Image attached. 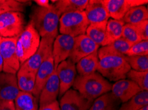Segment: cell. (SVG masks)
I'll return each instance as SVG.
<instances>
[{
    "instance_id": "37",
    "label": "cell",
    "mask_w": 148,
    "mask_h": 110,
    "mask_svg": "<svg viewBox=\"0 0 148 110\" xmlns=\"http://www.w3.org/2000/svg\"><path fill=\"white\" fill-rule=\"evenodd\" d=\"M38 7L43 8H51L53 7V4H51L49 0H35L34 1Z\"/></svg>"
},
{
    "instance_id": "28",
    "label": "cell",
    "mask_w": 148,
    "mask_h": 110,
    "mask_svg": "<svg viewBox=\"0 0 148 110\" xmlns=\"http://www.w3.org/2000/svg\"><path fill=\"white\" fill-rule=\"evenodd\" d=\"M126 77L135 82L142 90H148V71H137L131 69L127 73Z\"/></svg>"
},
{
    "instance_id": "39",
    "label": "cell",
    "mask_w": 148,
    "mask_h": 110,
    "mask_svg": "<svg viewBox=\"0 0 148 110\" xmlns=\"http://www.w3.org/2000/svg\"><path fill=\"white\" fill-rule=\"evenodd\" d=\"M138 110H148V105H145V106L141 107V108L139 109Z\"/></svg>"
},
{
    "instance_id": "31",
    "label": "cell",
    "mask_w": 148,
    "mask_h": 110,
    "mask_svg": "<svg viewBox=\"0 0 148 110\" xmlns=\"http://www.w3.org/2000/svg\"><path fill=\"white\" fill-rule=\"evenodd\" d=\"M122 38L132 45L142 41L141 38L137 32L135 26L129 24H124V27H123Z\"/></svg>"
},
{
    "instance_id": "29",
    "label": "cell",
    "mask_w": 148,
    "mask_h": 110,
    "mask_svg": "<svg viewBox=\"0 0 148 110\" xmlns=\"http://www.w3.org/2000/svg\"><path fill=\"white\" fill-rule=\"evenodd\" d=\"M27 1L17 0H0V15L8 12H21L23 11Z\"/></svg>"
},
{
    "instance_id": "11",
    "label": "cell",
    "mask_w": 148,
    "mask_h": 110,
    "mask_svg": "<svg viewBox=\"0 0 148 110\" xmlns=\"http://www.w3.org/2000/svg\"><path fill=\"white\" fill-rule=\"evenodd\" d=\"M75 38L65 34H58L53 44L52 55L55 69L60 63L70 56L73 50Z\"/></svg>"
},
{
    "instance_id": "15",
    "label": "cell",
    "mask_w": 148,
    "mask_h": 110,
    "mask_svg": "<svg viewBox=\"0 0 148 110\" xmlns=\"http://www.w3.org/2000/svg\"><path fill=\"white\" fill-rule=\"evenodd\" d=\"M19 92L16 74L0 72V100L14 101Z\"/></svg>"
},
{
    "instance_id": "12",
    "label": "cell",
    "mask_w": 148,
    "mask_h": 110,
    "mask_svg": "<svg viewBox=\"0 0 148 110\" xmlns=\"http://www.w3.org/2000/svg\"><path fill=\"white\" fill-rule=\"evenodd\" d=\"M93 101L87 99L74 89H69L60 97V110H89Z\"/></svg>"
},
{
    "instance_id": "6",
    "label": "cell",
    "mask_w": 148,
    "mask_h": 110,
    "mask_svg": "<svg viewBox=\"0 0 148 110\" xmlns=\"http://www.w3.org/2000/svg\"><path fill=\"white\" fill-rule=\"evenodd\" d=\"M25 27L23 14L21 12H8L0 15V38L19 37Z\"/></svg>"
},
{
    "instance_id": "33",
    "label": "cell",
    "mask_w": 148,
    "mask_h": 110,
    "mask_svg": "<svg viewBox=\"0 0 148 110\" xmlns=\"http://www.w3.org/2000/svg\"><path fill=\"white\" fill-rule=\"evenodd\" d=\"M132 46L130 43L121 37L112 44L109 45V47L115 52L123 55H126V53Z\"/></svg>"
},
{
    "instance_id": "19",
    "label": "cell",
    "mask_w": 148,
    "mask_h": 110,
    "mask_svg": "<svg viewBox=\"0 0 148 110\" xmlns=\"http://www.w3.org/2000/svg\"><path fill=\"white\" fill-rule=\"evenodd\" d=\"M98 51L83 57L77 63L76 69L80 76H86L95 73L98 65Z\"/></svg>"
},
{
    "instance_id": "20",
    "label": "cell",
    "mask_w": 148,
    "mask_h": 110,
    "mask_svg": "<svg viewBox=\"0 0 148 110\" xmlns=\"http://www.w3.org/2000/svg\"><path fill=\"white\" fill-rule=\"evenodd\" d=\"M15 110H38L39 100L32 93L19 91L15 98Z\"/></svg>"
},
{
    "instance_id": "30",
    "label": "cell",
    "mask_w": 148,
    "mask_h": 110,
    "mask_svg": "<svg viewBox=\"0 0 148 110\" xmlns=\"http://www.w3.org/2000/svg\"><path fill=\"white\" fill-rule=\"evenodd\" d=\"M131 69L137 71H148V55L125 56Z\"/></svg>"
},
{
    "instance_id": "36",
    "label": "cell",
    "mask_w": 148,
    "mask_h": 110,
    "mask_svg": "<svg viewBox=\"0 0 148 110\" xmlns=\"http://www.w3.org/2000/svg\"><path fill=\"white\" fill-rule=\"evenodd\" d=\"M38 110H60L59 103L57 100H56L55 102L51 103V104L39 107Z\"/></svg>"
},
{
    "instance_id": "35",
    "label": "cell",
    "mask_w": 148,
    "mask_h": 110,
    "mask_svg": "<svg viewBox=\"0 0 148 110\" xmlns=\"http://www.w3.org/2000/svg\"><path fill=\"white\" fill-rule=\"evenodd\" d=\"M0 110H15L14 102L10 100H0Z\"/></svg>"
},
{
    "instance_id": "27",
    "label": "cell",
    "mask_w": 148,
    "mask_h": 110,
    "mask_svg": "<svg viewBox=\"0 0 148 110\" xmlns=\"http://www.w3.org/2000/svg\"><path fill=\"white\" fill-rule=\"evenodd\" d=\"M120 102L110 91L94 100L89 110H102L114 105H119Z\"/></svg>"
},
{
    "instance_id": "17",
    "label": "cell",
    "mask_w": 148,
    "mask_h": 110,
    "mask_svg": "<svg viewBox=\"0 0 148 110\" xmlns=\"http://www.w3.org/2000/svg\"><path fill=\"white\" fill-rule=\"evenodd\" d=\"M59 80L56 69L40 93L39 97V107L51 104L57 100L59 95Z\"/></svg>"
},
{
    "instance_id": "16",
    "label": "cell",
    "mask_w": 148,
    "mask_h": 110,
    "mask_svg": "<svg viewBox=\"0 0 148 110\" xmlns=\"http://www.w3.org/2000/svg\"><path fill=\"white\" fill-rule=\"evenodd\" d=\"M55 70L53 55H51L40 65L36 73L35 84L32 94L39 100L41 90Z\"/></svg>"
},
{
    "instance_id": "32",
    "label": "cell",
    "mask_w": 148,
    "mask_h": 110,
    "mask_svg": "<svg viewBox=\"0 0 148 110\" xmlns=\"http://www.w3.org/2000/svg\"><path fill=\"white\" fill-rule=\"evenodd\" d=\"M148 55V41L137 42L132 45L125 56H142Z\"/></svg>"
},
{
    "instance_id": "24",
    "label": "cell",
    "mask_w": 148,
    "mask_h": 110,
    "mask_svg": "<svg viewBox=\"0 0 148 110\" xmlns=\"http://www.w3.org/2000/svg\"><path fill=\"white\" fill-rule=\"evenodd\" d=\"M147 20H148L147 8L144 5H141L131 8L124 15L122 21L124 24L136 25Z\"/></svg>"
},
{
    "instance_id": "34",
    "label": "cell",
    "mask_w": 148,
    "mask_h": 110,
    "mask_svg": "<svg viewBox=\"0 0 148 110\" xmlns=\"http://www.w3.org/2000/svg\"><path fill=\"white\" fill-rule=\"evenodd\" d=\"M134 26L141 40L148 41V20L141 22Z\"/></svg>"
},
{
    "instance_id": "7",
    "label": "cell",
    "mask_w": 148,
    "mask_h": 110,
    "mask_svg": "<svg viewBox=\"0 0 148 110\" xmlns=\"http://www.w3.org/2000/svg\"><path fill=\"white\" fill-rule=\"evenodd\" d=\"M17 38H2L0 42V53L3 59V72L16 74L21 66L17 55Z\"/></svg>"
},
{
    "instance_id": "3",
    "label": "cell",
    "mask_w": 148,
    "mask_h": 110,
    "mask_svg": "<svg viewBox=\"0 0 148 110\" xmlns=\"http://www.w3.org/2000/svg\"><path fill=\"white\" fill-rule=\"evenodd\" d=\"M60 16L53 4L52 7L49 9L37 6L33 9L30 21L33 22L40 36L55 38L59 32Z\"/></svg>"
},
{
    "instance_id": "1",
    "label": "cell",
    "mask_w": 148,
    "mask_h": 110,
    "mask_svg": "<svg viewBox=\"0 0 148 110\" xmlns=\"http://www.w3.org/2000/svg\"><path fill=\"white\" fill-rule=\"evenodd\" d=\"M98 57L99 61L96 71L103 77L116 82L126 78L131 68L125 59V55L115 52L106 46L98 49Z\"/></svg>"
},
{
    "instance_id": "13",
    "label": "cell",
    "mask_w": 148,
    "mask_h": 110,
    "mask_svg": "<svg viewBox=\"0 0 148 110\" xmlns=\"http://www.w3.org/2000/svg\"><path fill=\"white\" fill-rule=\"evenodd\" d=\"M99 47L86 34L78 36L75 38L73 48L69 59L76 64L83 57L97 51Z\"/></svg>"
},
{
    "instance_id": "8",
    "label": "cell",
    "mask_w": 148,
    "mask_h": 110,
    "mask_svg": "<svg viewBox=\"0 0 148 110\" xmlns=\"http://www.w3.org/2000/svg\"><path fill=\"white\" fill-rule=\"evenodd\" d=\"M55 38L50 36L42 37L39 48L29 59L21 65V67L36 74L40 65L52 55L53 44Z\"/></svg>"
},
{
    "instance_id": "14",
    "label": "cell",
    "mask_w": 148,
    "mask_h": 110,
    "mask_svg": "<svg viewBox=\"0 0 148 110\" xmlns=\"http://www.w3.org/2000/svg\"><path fill=\"white\" fill-rule=\"evenodd\" d=\"M142 91L135 82L129 79H121L112 84L111 92L120 101L124 103Z\"/></svg>"
},
{
    "instance_id": "10",
    "label": "cell",
    "mask_w": 148,
    "mask_h": 110,
    "mask_svg": "<svg viewBox=\"0 0 148 110\" xmlns=\"http://www.w3.org/2000/svg\"><path fill=\"white\" fill-rule=\"evenodd\" d=\"M56 71L59 80V96L61 97L73 86L77 73L76 65L68 59L59 63L56 68Z\"/></svg>"
},
{
    "instance_id": "18",
    "label": "cell",
    "mask_w": 148,
    "mask_h": 110,
    "mask_svg": "<svg viewBox=\"0 0 148 110\" xmlns=\"http://www.w3.org/2000/svg\"><path fill=\"white\" fill-rule=\"evenodd\" d=\"M84 13L89 24L108 22L110 18L102 0H89Z\"/></svg>"
},
{
    "instance_id": "23",
    "label": "cell",
    "mask_w": 148,
    "mask_h": 110,
    "mask_svg": "<svg viewBox=\"0 0 148 110\" xmlns=\"http://www.w3.org/2000/svg\"><path fill=\"white\" fill-rule=\"evenodd\" d=\"M124 24V22L122 20L110 19L108 21L106 37H105V41L103 46H109L122 37L123 27Z\"/></svg>"
},
{
    "instance_id": "2",
    "label": "cell",
    "mask_w": 148,
    "mask_h": 110,
    "mask_svg": "<svg viewBox=\"0 0 148 110\" xmlns=\"http://www.w3.org/2000/svg\"><path fill=\"white\" fill-rule=\"evenodd\" d=\"M73 89L91 101L111 91L112 84L97 71L86 76H77Z\"/></svg>"
},
{
    "instance_id": "9",
    "label": "cell",
    "mask_w": 148,
    "mask_h": 110,
    "mask_svg": "<svg viewBox=\"0 0 148 110\" xmlns=\"http://www.w3.org/2000/svg\"><path fill=\"white\" fill-rule=\"evenodd\" d=\"M103 4L112 19L122 20L131 8L144 5L147 0H102Z\"/></svg>"
},
{
    "instance_id": "26",
    "label": "cell",
    "mask_w": 148,
    "mask_h": 110,
    "mask_svg": "<svg viewBox=\"0 0 148 110\" xmlns=\"http://www.w3.org/2000/svg\"><path fill=\"white\" fill-rule=\"evenodd\" d=\"M148 105V92L142 90L122 104L118 110H138Z\"/></svg>"
},
{
    "instance_id": "21",
    "label": "cell",
    "mask_w": 148,
    "mask_h": 110,
    "mask_svg": "<svg viewBox=\"0 0 148 110\" xmlns=\"http://www.w3.org/2000/svg\"><path fill=\"white\" fill-rule=\"evenodd\" d=\"M16 76L19 91L32 93L35 87L36 74L20 66Z\"/></svg>"
},
{
    "instance_id": "4",
    "label": "cell",
    "mask_w": 148,
    "mask_h": 110,
    "mask_svg": "<svg viewBox=\"0 0 148 110\" xmlns=\"http://www.w3.org/2000/svg\"><path fill=\"white\" fill-rule=\"evenodd\" d=\"M40 42L39 34L33 22L29 21L17 40L16 51L21 65L34 54L39 48Z\"/></svg>"
},
{
    "instance_id": "38",
    "label": "cell",
    "mask_w": 148,
    "mask_h": 110,
    "mask_svg": "<svg viewBox=\"0 0 148 110\" xmlns=\"http://www.w3.org/2000/svg\"><path fill=\"white\" fill-rule=\"evenodd\" d=\"M2 38H0V42H1ZM3 59H2L1 53H0V72L3 71Z\"/></svg>"
},
{
    "instance_id": "25",
    "label": "cell",
    "mask_w": 148,
    "mask_h": 110,
    "mask_svg": "<svg viewBox=\"0 0 148 110\" xmlns=\"http://www.w3.org/2000/svg\"><path fill=\"white\" fill-rule=\"evenodd\" d=\"M108 22L89 24L86 29V34L90 39L98 46L103 47L106 37V30Z\"/></svg>"
},
{
    "instance_id": "22",
    "label": "cell",
    "mask_w": 148,
    "mask_h": 110,
    "mask_svg": "<svg viewBox=\"0 0 148 110\" xmlns=\"http://www.w3.org/2000/svg\"><path fill=\"white\" fill-rule=\"evenodd\" d=\"M89 0H59L54 1V7L60 15L74 11H83Z\"/></svg>"
},
{
    "instance_id": "5",
    "label": "cell",
    "mask_w": 148,
    "mask_h": 110,
    "mask_svg": "<svg viewBox=\"0 0 148 110\" xmlns=\"http://www.w3.org/2000/svg\"><path fill=\"white\" fill-rule=\"evenodd\" d=\"M88 25L84 11L66 13L60 17L59 32L76 38L85 34Z\"/></svg>"
}]
</instances>
